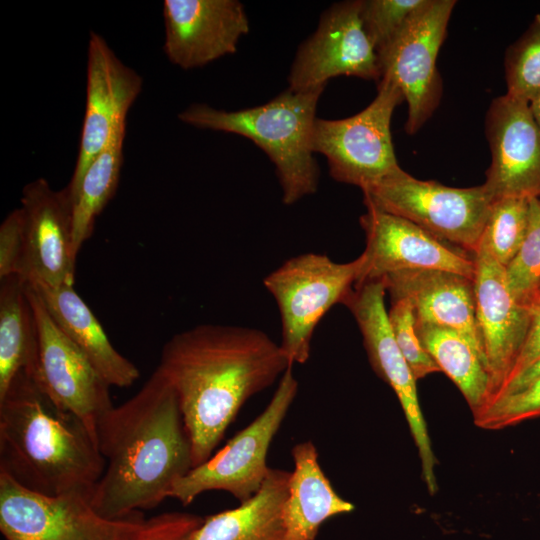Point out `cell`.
I'll return each mask as SVG.
<instances>
[{
  "label": "cell",
  "mask_w": 540,
  "mask_h": 540,
  "mask_svg": "<svg viewBox=\"0 0 540 540\" xmlns=\"http://www.w3.org/2000/svg\"><path fill=\"white\" fill-rule=\"evenodd\" d=\"M473 417L476 426L487 430L540 417V376L518 391L490 400Z\"/></svg>",
  "instance_id": "cell-31"
},
{
  "label": "cell",
  "mask_w": 540,
  "mask_h": 540,
  "mask_svg": "<svg viewBox=\"0 0 540 540\" xmlns=\"http://www.w3.org/2000/svg\"><path fill=\"white\" fill-rule=\"evenodd\" d=\"M290 478L291 471L270 468L253 497L203 518L186 540H285L283 507Z\"/></svg>",
  "instance_id": "cell-23"
},
{
  "label": "cell",
  "mask_w": 540,
  "mask_h": 540,
  "mask_svg": "<svg viewBox=\"0 0 540 540\" xmlns=\"http://www.w3.org/2000/svg\"><path fill=\"white\" fill-rule=\"evenodd\" d=\"M290 366L280 344L251 327L201 324L164 344L158 368L177 394L193 468L213 455L247 400Z\"/></svg>",
  "instance_id": "cell-1"
},
{
  "label": "cell",
  "mask_w": 540,
  "mask_h": 540,
  "mask_svg": "<svg viewBox=\"0 0 540 540\" xmlns=\"http://www.w3.org/2000/svg\"><path fill=\"white\" fill-rule=\"evenodd\" d=\"M105 469L96 438L21 372L0 395V472L46 496H89Z\"/></svg>",
  "instance_id": "cell-3"
},
{
  "label": "cell",
  "mask_w": 540,
  "mask_h": 540,
  "mask_svg": "<svg viewBox=\"0 0 540 540\" xmlns=\"http://www.w3.org/2000/svg\"><path fill=\"white\" fill-rule=\"evenodd\" d=\"M389 323L395 340L416 380L441 372L426 352L416 331L414 306L405 296H390Z\"/></svg>",
  "instance_id": "cell-32"
},
{
  "label": "cell",
  "mask_w": 540,
  "mask_h": 540,
  "mask_svg": "<svg viewBox=\"0 0 540 540\" xmlns=\"http://www.w3.org/2000/svg\"><path fill=\"white\" fill-rule=\"evenodd\" d=\"M529 200L502 198L493 202L482 239L506 267L519 251L528 226Z\"/></svg>",
  "instance_id": "cell-28"
},
{
  "label": "cell",
  "mask_w": 540,
  "mask_h": 540,
  "mask_svg": "<svg viewBox=\"0 0 540 540\" xmlns=\"http://www.w3.org/2000/svg\"><path fill=\"white\" fill-rule=\"evenodd\" d=\"M455 5L454 0H430L378 53L380 80L396 85L407 102L408 134L418 132L439 106L442 80L436 60Z\"/></svg>",
  "instance_id": "cell-10"
},
{
  "label": "cell",
  "mask_w": 540,
  "mask_h": 540,
  "mask_svg": "<svg viewBox=\"0 0 540 540\" xmlns=\"http://www.w3.org/2000/svg\"><path fill=\"white\" fill-rule=\"evenodd\" d=\"M126 122L87 168L73 200V246L78 255L93 233L97 217L114 196L123 164Z\"/></svg>",
  "instance_id": "cell-26"
},
{
  "label": "cell",
  "mask_w": 540,
  "mask_h": 540,
  "mask_svg": "<svg viewBox=\"0 0 540 540\" xmlns=\"http://www.w3.org/2000/svg\"><path fill=\"white\" fill-rule=\"evenodd\" d=\"M202 520L181 512L111 519L97 512L87 495H42L0 472V531L6 540H172Z\"/></svg>",
  "instance_id": "cell-5"
},
{
  "label": "cell",
  "mask_w": 540,
  "mask_h": 540,
  "mask_svg": "<svg viewBox=\"0 0 540 540\" xmlns=\"http://www.w3.org/2000/svg\"><path fill=\"white\" fill-rule=\"evenodd\" d=\"M28 294L38 331L32 378L58 408L81 419L96 438L99 419L113 407L110 386L59 328L29 282Z\"/></svg>",
  "instance_id": "cell-12"
},
{
  "label": "cell",
  "mask_w": 540,
  "mask_h": 540,
  "mask_svg": "<svg viewBox=\"0 0 540 540\" xmlns=\"http://www.w3.org/2000/svg\"><path fill=\"white\" fill-rule=\"evenodd\" d=\"M38 331L28 282L19 275L0 279V395L21 372L33 377Z\"/></svg>",
  "instance_id": "cell-24"
},
{
  "label": "cell",
  "mask_w": 540,
  "mask_h": 540,
  "mask_svg": "<svg viewBox=\"0 0 540 540\" xmlns=\"http://www.w3.org/2000/svg\"><path fill=\"white\" fill-rule=\"evenodd\" d=\"M364 204L403 217L474 254L495 201L485 186L456 188L419 180L399 168L362 190Z\"/></svg>",
  "instance_id": "cell-7"
},
{
  "label": "cell",
  "mask_w": 540,
  "mask_h": 540,
  "mask_svg": "<svg viewBox=\"0 0 540 540\" xmlns=\"http://www.w3.org/2000/svg\"><path fill=\"white\" fill-rule=\"evenodd\" d=\"M422 346L462 393L472 413L478 412L494 393L492 376L475 346L461 333L416 322Z\"/></svg>",
  "instance_id": "cell-25"
},
{
  "label": "cell",
  "mask_w": 540,
  "mask_h": 540,
  "mask_svg": "<svg viewBox=\"0 0 540 540\" xmlns=\"http://www.w3.org/2000/svg\"><path fill=\"white\" fill-rule=\"evenodd\" d=\"M539 303H540V288H539V292H538V299H537L536 306H537ZM536 306H535V307H536ZM535 307H534V308H535Z\"/></svg>",
  "instance_id": "cell-38"
},
{
  "label": "cell",
  "mask_w": 540,
  "mask_h": 540,
  "mask_svg": "<svg viewBox=\"0 0 540 540\" xmlns=\"http://www.w3.org/2000/svg\"><path fill=\"white\" fill-rule=\"evenodd\" d=\"M491 164L483 183L494 200L540 198V126L529 103L508 94L486 113Z\"/></svg>",
  "instance_id": "cell-15"
},
{
  "label": "cell",
  "mask_w": 540,
  "mask_h": 540,
  "mask_svg": "<svg viewBox=\"0 0 540 540\" xmlns=\"http://www.w3.org/2000/svg\"><path fill=\"white\" fill-rule=\"evenodd\" d=\"M324 89L287 88L263 105L237 111L193 104L178 117L189 125L238 134L254 142L275 166L283 203L292 205L318 188L320 172L313 157L312 134Z\"/></svg>",
  "instance_id": "cell-4"
},
{
  "label": "cell",
  "mask_w": 540,
  "mask_h": 540,
  "mask_svg": "<svg viewBox=\"0 0 540 540\" xmlns=\"http://www.w3.org/2000/svg\"><path fill=\"white\" fill-rule=\"evenodd\" d=\"M168 59L182 69L202 67L237 50L249 32L238 0H165L163 3Z\"/></svg>",
  "instance_id": "cell-19"
},
{
  "label": "cell",
  "mask_w": 540,
  "mask_h": 540,
  "mask_svg": "<svg viewBox=\"0 0 540 540\" xmlns=\"http://www.w3.org/2000/svg\"><path fill=\"white\" fill-rule=\"evenodd\" d=\"M26 255L23 278L48 286L73 285V200L67 186L53 190L38 178L22 191Z\"/></svg>",
  "instance_id": "cell-18"
},
{
  "label": "cell",
  "mask_w": 540,
  "mask_h": 540,
  "mask_svg": "<svg viewBox=\"0 0 540 540\" xmlns=\"http://www.w3.org/2000/svg\"><path fill=\"white\" fill-rule=\"evenodd\" d=\"M534 119L540 126V92L529 102Z\"/></svg>",
  "instance_id": "cell-36"
},
{
  "label": "cell",
  "mask_w": 540,
  "mask_h": 540,
  "mask_svg": "<svg viewBox=\"0 0 540 540\" xmlns=\"http://www.w3.org/2000/svg\"><path fill=\"white\" fill-rule=\"evenodd\" d=\"M538 360H540V303L533 309L532 322L525 343L504 384L528 369Z\"/></svg>",
  "instance_id": "cell-34"
},
{
  "label": "cell",
  "mask_w": 540,
  "mask_h": 540,
  "mask_svg": "<svg viewBox=\"0 0 540 540\" xmlns=\"http://www.w3.org/2000/svg\"><path fill=\"white\" fill-rule=\"evenodd\" d=\"M291 454L294 468L283 507L285 540H315L325 521L355 506L334 490L311 440L295 444Z\"/></svg>",
  "instance_id": "cell-22"
},
{
  "label": "cell",
  "mask_w": 540,
  "mask_h": 540,
  "mask_svg": "<svg viewBox=\"0 0 540 540\" xmlns=\"http://www.w3.org/2000/svg\"><path fill=\"white\" fill-rule=\"evenodd\" d=\"M430 0H361V19L377 55Z\"/></svg>",
  "instance_id": "cell-30"
},
{
  "label": "cell",
  "mask_w": 540,
  "mask_h": 540,
  "mask_svg": "<svg viewBox=\"0 0 540 540\" xmlns=\"http://www.w3.org/2000/svg\"><path fill=\"white\" fill-rule=\"evenodd\" d=\"M26 239L21 208L11 211L0 226V279L25 270ZM24 279V278H23Z\"/></svg>",
  "instance_id": "cell-33"
},
{
  "label": "cell",
  "mask_w": 540,
  "mask_h": 540,
  "mask_svg": "<svg viewBox=\"0 0 540 540\" xmlns=\"http://www.w3.org/2000/svg\"><path fill=\"white\" fill-rule=\"evenodd\" d=\"M508 95L529 103L540 92V14L505 53Z\"/></svg>",
  "instance_id": "cell-29"
},
{
  "label": "cell",
  "mask_w": 540,
  "mask_h": 540,
  "mask_svg": "<svg viewBox=\"0 0 540 540\" xmlns=\"http://www.w3.org/2000/svg\"><path fill=\"white\" fill-rule=\"evenodd\" d=\"M338 76L381 78L377 52L361 19V0L335 3L322 14L316 31L296 53L288 88L325 87Z\"/></svg>",
  "instance_id": "cell-13"
},
{
  "label": "cell",
  "mask_w": 540,
  "mask_h": 540,
  "mask_svg": "<svg viewBox=\"0 0 540 540\" xmlns=\"http://www.w3.org/2000/svg\"><path fill=\"white\" fill-rule=\"evenodd\" d=\"M381 280L390 296L411 300L417 323L461 333L485 362L475 318L473 279L443 270H409L389 274Z\"/></svg>",
  "instance_id": "cell-20"
},
{
  "label": "cell",
  "mask_w": 540,
  "mask_h": 540,
  "mask_svg": "<svg viewBox=\"0 0 540 540\" xmlns=\"http://www.w3.org/2000/svg\"><path fill=\"white\" fill-rule=\"evenodd\" d=\"M189 534H190V533H189ZM189 534H188V535H189ZM188 535L183 536V537H179V538H176V539H172V540H186V538H187Z\"/></svg>",
  "instance_id": "cell-37"
},
{
  "label": "cell",
  "mask_w": 540,
  "mask_h": 540,
  "mask_svg": "<svg viewBox=\"0 0 540 540\" xmlns=\"http://www.w3.org/2000/svg\"><path fill=\"white\" fill-rule=\"evenodd\" d=\"M65 335L112 387H129L139 378L137 366L111 343L101 323L73 285L48 286L29 282Z\"/></svg>",
  "instance_id": "cell-21"
},
{
  "label": "cell",
  "mask_w": 540,
  "mask_h": 540,
  "mask_svg": "<svg viewBox=\"0 0 540 540\" xmlns=\"http://www.w3.org/2000/svg\"><path fill=\"white\" fill-rule=\"evenodd\" d=\"M505 272L514 298L533 311L540 288V198L529 200L525 238Z\"/></svg>",
  "instance_id": "cell-27"
},
{
  "label": "cell",
  "mask_w": 540,
  "mask_h": 540,
  "mask_svg": "<svg viewBox=\"0 0 540 540\" xmlns=\"http://www.w3.org/2000/svg\"><path fill=\"white\" fill-rule=\"evenodd\" d=\"M403 100L396 85L381 79L376 97L361 112L338 120L316 119L312 150L326 157L334 180L364 190L401 168L390 127Z\"/></svg>",
  "instance_id": "cell-9"
},
{
  "label": "cell",
  "mask_w": 540,
  "mask_h": 540,
  "mask_svg": "<svg viewBox=\"0 0 540 540\" xmlns=\"http://www.w3.org/2000/svg\"><path fill=\"white\" fill-rule=\"evenodd\" d=\"M538 376H540V360H538L528 369L508 381L506 384H504L490 400L505 394L518 391L528 385Z\"/></svg>",
  "instance_id": "cell-35"
},
{
  "label": "cell",
  "mask_w": 540,
  "mask_h": 540,
  "mask_svg": "<svg viewBox=\"0 0 540 540\" xmlns=\"http://www.w3.org/2000/svg\"><path fill=\"white\" fill-rule=\"evenodd\" d=\"M95 435L105 469L89 499L107 518L157 507L193 468L177 394L158 367L135 395L99 419Z\"/></svg>",
  "instance_id": "cell-2"
},
{
  "label": "cell",
  "mask_w": 540,
  "mask_h": 540,
  "mask_svg": "<svg viewBox=\"0 0 540 540\" xmlns=\"http://www.w3.org/2000/svg\"><path fill=\"white\" fill-rule=\"evenodd\" d=\"M359 222L365 233L364 265L356 285L409 270H443L474 279V255L415 223L365 204Z\"/></svg>",
  "instance_id": "cell-14"
},
{
  "label": "cell",
  "mask_w": 540,
  "mask_h": 540,
  "mask_svg": "<svg viewBox=\"0 0 540 540\" xmlns=\"http://www.w3.org/2000/svg\"><path fill=\"white\" fill-rule=\"evenodd\" d=\"M386 287L382 280L355 285L342 303L352 313L375 373L395 392L414 443L418 449L422 477L430 494L437 489L436 459L420 408L415 379L393 335L385 307Z\"/></svg>",
  "instance_id": "cell-11"
},
{
  "label": "cell",
  "mask_w": 540,
  "mask_h": 540,
  "mask_svg": "<svg viewBox=\"0 0 540 540\" xmlns=\"http://www.w3.org/2000/svg\"><path fill=\"white\" fill-rule=\"evenodd\" d=\"M142 84L141 76L116 56L104 38L91 32L79 153L67 185L72 200L93 159L108 144L114 130L126 122L127 112L140 94Z\"/></svg>",
  "instance_id": "cell-16"
},
{
  "label": "cell",
  "mask_w": 540,
  "mask_h": 540,
  "mask_svg": "<svg viewBox=\"0 0 540 540\" xmlns=\"http://www.w3.org/2000/svg\"><path fill=\"white\" fill-rule=\"evenodd\" d=\"M363 265L362 254L338 263L326 254L309 252L286 260L263 279L280 313L279 344L292 365L309 359L316 326L334 305L344 302Z\"/></svg>",
  "instance_id": "cell-6"
},
{
  "label": "cell",
  "mask_w": 540,
  "mask_h": 540,
  "mask_svg": "<svg viewBox=\"0 0 540 540\" xmlns=\"http://www.w3.org/2000/svg\"><path fill=\"white\" fill-rule=\"evenodd\" d=\"M473 255L475 318L486 366L494 383V396L516 363L533 311L514 298L505 267L495 259L483 239Z\"/></svg>",
  "instance_id": "cell-17"
},
{
  "label": "cell",
  "mask_w": 540,
  "mask_h": 540,
  "mask_svg": "<svg viewBox=\"0 0 540 540\" xmlns=\"http://www.w3.org/2000/svg\"><path fill=\"white\" fill-rule=\"evenodd\" d=\"M298 386L290 366L265 409L221 450L178 480L170 497L183 506L212 490L228 492L239 503L253 497L268 476V451L296 398Z\"/></svg>",
  "instance_id": "cell-8"
}]
</instances>
